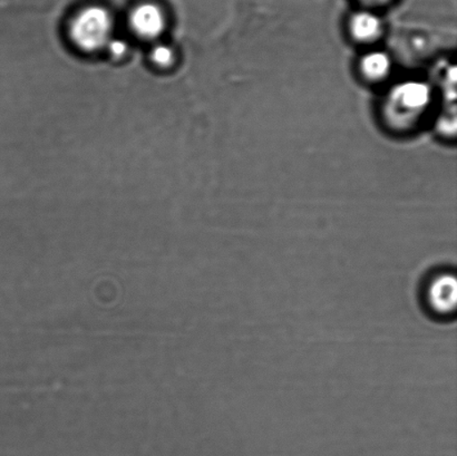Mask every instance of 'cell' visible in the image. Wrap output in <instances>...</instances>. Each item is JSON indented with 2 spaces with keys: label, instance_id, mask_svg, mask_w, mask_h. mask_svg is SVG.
<instances>
[{
  "label": "cell",
  "instance_id": "cell-1",
  "mask_svg": "<svg viewBox=\"0 0 457 456\" xmlns=\"http://www.w3.org/2000/svg\"><path fill=\"white\" fill-rule=\"evenodd\" d=\"M436 91L422 79H406L388 89L382 103L384 122L397 133L410 132L431 114Z\"/></svg>",
  "mask_w": 457,
  "mask_h": 456
},
{
  "label": "cell",
  "instance_id": "cell-2",
  "mask_svg": "<svg viewBox=\"0 0 457 456\" xmlns=\"http://www.w3.org/2000/svg\"><path fill=\"white\" fill-rule=\"evenodd\" d=\"M113 21L110 13L101 7L84 9L71 21L70 34L76 46L94 52L106 47L110 42Z\"/></svg>",
  "mask_w": 457,
  "mask_h": 456
},
{
  "label": "cell",
  "instance_id": "cell-3",
  "mask_svg": "<svg viewBox=\"0 0 457 456\" xmlns=\"http://www.w3.org/2000/svg\"><path fill=\"white\" fill-rule=\"evenodd\" d=\"M424 302L434 315L454 314L457 302V283L454 275L441 272L428 280L424 290Z\"/></svg>",
  "mask_w": 457,
  "mask_h": 456
},
{
  "label": "cell",
  "instance_id": "cell-4",
  "mask_svg": "<svg viewBox=\"0 0 457 456\" xmlns=\"http://www.w3.org/2000/svg\"><path fill=\"white\" fill-rule=\"evenodd\" d=\"M358 70L362 79L367 82L378 84L386 82L391 78L394 70V62L386 51L370 48L362 54L358 62Z\"/></svg>",
  "mask_w": 457,
  "mask_h": 456
},
{
  "label": "cell",
  "instance_id": "cell-5",
  "mask_svg": "<svg viewBox=\"0 0 457 456\" xmlns=\"http://www.w3.org/2000/svg\"><path fill=\"white\" fill-rule=\"evenodd\" d=\"M384 24L378 13L361 11L353 13L349 21V34L357 44L371 46L382 37Z\"/></svg>",
  "mask_w": 457,
  "mask_h": 456
},
{
  "label": "cell",
  "instance_id": "cell-6",
  "mask_svg": "<svg viewBox=\"0 0 457 456\" xmlns=\"http://www.w3.org/2000/svg\"><path fill=\"white\" fill-rule=\"evenodd\" d=\"M131 27L137 35L143 38H155L162 33L164 16L154 4H143L134 9L129 17Z\"/></svg>",
  "mask_w": 457,
  "mask_h": 456
},
{
  "label": "cell",
  "instance_id": "cell-7",
  "mask_svg": "<svg viewBox=\"0 0 457 456\" xmlns=\"http://www.w3.org/2000/svg\"><path fill=\"white\" fill-rule=\"evenodd\" d=\"M151 57L152 61H154L156 65L168 66L171 64L173 60V52L167 45H156V46L152 49Z\"/></svg>",
  "mask_w": 457,
  "mask_h": 456
},
{
  "label": "cell",
  "instance_id": "cell-8",
  "mask_svg": "<svg viewBox=\"0 0 457 456\" xmlns=\"http://www.w3.org/2000/svg\"><path fill=\"white\" fill-rule=\"evenodd\" d=\"M106 47L109 49L111 55L115 58H120L128 52V43L120 38H111Z\"/></svg>",
  "mask_w": 457,
  "mask_h": 456
},
{
  "label": "cell",
  "instance_id": "cell-9",
  "mask_svg": "<svg viewBox=\"0 0 457 456\" xmlns=\"http://www.w3.org/2000/svg\"><path fill=\"white\" fill-rule=\"evenodd\" d=\"M364 2L370 4H383L385 2H387V0H364Z\"/></svg>",
  "mask_w": 457,
  "mask_h": 456
}]
</instances>
